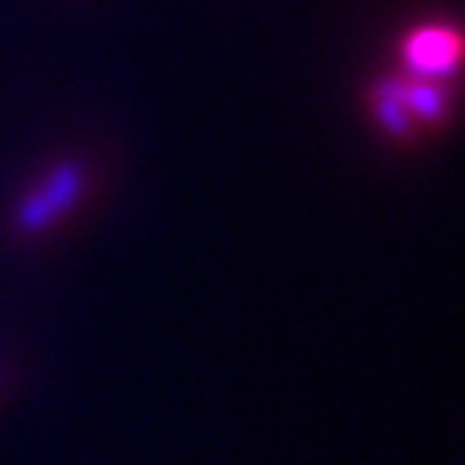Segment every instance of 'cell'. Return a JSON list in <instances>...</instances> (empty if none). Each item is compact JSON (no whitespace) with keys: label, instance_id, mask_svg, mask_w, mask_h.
Instances as JSON below:
<instances>
[{"label":"cell","instance_id":"7a4b0ae2","mask_svg":"<svg viewBox=\"0 0 465 465\" xmlns=\"http://www.w3.org/2000/svg\"><path fill=\"white\" fill-rule=\"evenodd\" d=\"M402 58L411 70V76L441 82L444 76H450L457 70V64L462 58V36L453 27L430 25V27H417L402 45Z\"/></svg>","mask_w":465,"mask_h":465},{"label":"cell","instance_id":"6da1fadb","mask_svg":"<svg viewBox=\"0 0 465 465\" xmlns=\"http://www.w3.org/2000/svg\"><path fill=\"white\" fill-rule=\"evenodd\" d=\"M378 115L390 134L405 136L414 121L435 124L444 115V94L439 82L405 76L402 82H390L378 91Z\"/></svg>","mask_w":465,"mask_h":465},{"label":"cell","instance_id":"3957f363","mask_svg":"<svg viewBox=\"0 0 465 465\" xmlns=\"http://www.w3.org/2000/svg\"><path fill=\"white\" fill-rule=\"evenodd\" d=\"M79 193V179L73 170H61L54 175V182L45 188L40 197L27 200L22 212H18V224L27 227V230H40L45 227L54 215H61L64 209L70 206L73 200H76Z\"/></svg>","mask_w":465,"mask_h":465}]
</instances>
